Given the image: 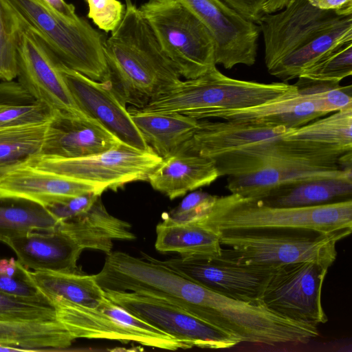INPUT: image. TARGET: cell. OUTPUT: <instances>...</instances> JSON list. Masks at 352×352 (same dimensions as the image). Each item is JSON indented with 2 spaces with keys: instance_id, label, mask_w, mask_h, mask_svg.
Listing matches in <instances>:
<instances>
[{
  "instance_id": "1",
  "label": "cell",
  "mask_w": 352,
  "mask_h": 352,
  "mask_svg": "<svg viewBox=\"0 0 352 352\" xmlns=\"http://www.w3.org/2000/svg\"><path fill=\"white\" fill-rule=\"evenodd\" d=\"M293 129L261 122L201 119L192 137L177 151L209 158L219 177L248 175L270 167L344 168L340 155L286 140L285 135Z\"/></svg>"
},
{
  "instance_id": "2",
  "label": "cell",
  "mask_w": 352,
  "mask_h": 352,
  "mask_svg": "<svg viewBox=\"0 0 352 352\" xmlns=\"http://www.w3.org/2000/svg\"><path fill=\"white\" fill-rule=\"evenodd\" d=\"M125 6L122 21L104 41L105 81L125 104L142 109L181 76L139 8Z\"/></svg>"
},
{
  "instance_id": "3",
  "label": "cell",
  "mask_w": 352,
  "mask_h": 352,
  "mask_svg": "<svg viewBox=\"0 0 352 352\" xmlns=\"http://www.w3.org/2000/svg\"><path fill=\"white\" fill-rule=\"evenodd\" d=\"M218 234L250 230H307L338 237L352 231V199L306 207H276L236 194L217 197L210 212L197 221Z\"/></svg>"
},
{
  "instance_id": "4",
  "label": "cell",
  "mask_w": 352,
  "mask_h": 352,
  "mask_svg": "<svg viewBox=\"0 0 352 352\" xmlns=\"http://www.w3.org/2000/svg\"><path fill=\"white\" fill-rule=\"evenodd\" d=\"M297 91L285 82L261 83L225 76L216 67L192 79L180 80L151 100L142 111L179 113L197 120L217 111L255 107Z\"/></svg>"
},
{
  "instance_id": "5",
  "label": "cell",
  "mask_w": 352,
  "mask_h": 352,
  "mask_svg": "<svg viewBox=\"0 0 352 352\" xmlns=\"http://www.w3.org/2000/svg\"><path fill=\"white\" fill-rule=\"evenodd\" d=\"M6 1L61 63L92 80H107L104 36L86 19L68 20L38 0Z\"/></svg>"
},
{
  "instance_id": "6",
  "label": "cell",
  "mask_w": 352,
  "mask_h": 352,
  "mask_svg": "<svg viewBox=\"0 0 352 352\" xmlns=\"http://www.w3.org/2000/svg\"><path fill=\"white\" fill-rule=\"evenodd\" d=\"M223 259L239 264L280 266L314 262L329 269L337 257L334 236L307 230H250L221 233Z\"/></svg>"
},
{
  "instance_id": "7",
  "label": "cell",
  "mask_w": 352,
  "mask_h": 352,
  "mask_svg": "<svg viewBox=\"0 0 352 352\" xmlns=\"http://www.w3.org/2000/svg\"><path fill=\"white\" fill-rule=\"evenodd\" d=\"M139 10L181 76L197 78L214 67V41L182 0H148Z\"/></svg>"
},
{
  "instance_id": "8",
  "label": "cell",
  "mask_w": 352,
  "mask_h": 352,
  "mask_svg": "<svg viewBox=\"0 0 352 352\" xmlns=\"http://www.w3.org/2000/svg\"><path fill=\"white\" fill-rule=\"evenodd\" d=\"M56 320L75 338L107 339L175 351L188 349L183 342L131 314L106 296L96 307L62 298L50 299Z\"/></svg>"
},
{
  "instance_id": "9",
  "label": "cell",
  "mask_w": 352,
  "mask_h": 352,
  "mask_svg": "<svg viewBox=\"0 0 352 352\" xmlns=\"http://www.w3.org/2000/svg\"><path fill=\"white\" fill-rule=\"evenodd\" d=\"M162 160L152 151L139 149L121 142L111 149L87 157L61 158L37 154L23 164L98 185L106 190H116L129 182L147 181L148 175Z\"/></svg>"
},
{
  "instance_id": "10",
  "label": "cell",
  "mask_w": 352,
  "mask_h": 352,
  "mask_svg": "<svg viewBox=\"0 0 352 352\" xmlns=\"http://www.w3.org/2000/svg\"><path fill=\"white\" fill-rule=\"evenodd\" d=\"M104 295L131 314L188 348L229 349L240 342L185 309L163 299L133 292L104 290Z\"/></svg>"
},
{
  "instance_id": "11",
  "label": "cell",
  "mask_w": 352,
  "mask_h": 352,
  "mask_svg": "<svg viewBox=\"0 0 352 352\" xmlns=\"http://www.w3.org/2000/svg\"><path fill=\"white\" fill-rule=\"evenodd\" d=\"M328 268L314 262L276 267L261 298V303L290 319L318 325L327 316L322 305V285Z\"/></svg>"
},
{
  "instance_id": "12",
  "label": "cell",
  "mask_w": 352,
  "mask_h": 352,
  "mask_svg": "<svg viewBox=\"0 0 352 352\" xmlns=\"http://www.w3.org/2000/svg\"><path fill=\"white\" fill-rule=\"evenodd\" d=\"M19 19L16 40L17 80L36 100L54 112L85 115L70 93L59 70L57 58L44 41Z\"/></svg>"
},
{
  "instance_id": "13",
  "label": "cell",
  "mask_w": 352,
  "mask_h": 352,
  "mask_svg": "<svg viewBox=\"0 0 352 352\" xmlns=\"http://www.w3.org/2000/svg\"><path fill=\"white\" fill-rule=\"evenodd\" d=\"M162 262L188 278L217 292L255 304L276 266L246 265L215 257H177Z\"/></svg>"
},
{
  "instance_id": "14",
  "label": "cell",
  "mask_w": 352,
  "mask_h": 352,
  "mask_svg": "<svg viewBox=\"0 0 352 352\" xmlns=\"http://www.w3.org/2000/svg\"><path fill=\"white\" fill-rule=\"evenodd\" d=\"M350 15L321 10L307 0H294L283 11L265 14L257 24L265 44V63L271 69L283 57Z\"/></svg>"
},
{
  "instance_id": "15",
  "label": "cell",
  "mask_w": 352,
  "mask_h": 352,
  "mask_svg": "<svg viewBox=\"0 0 352 352\" xmlns=\"http://www.w3.org/2000/svg\"><path fill=\"white\" fill-rule=\"evenodd\" d=\"M199 18L215 44V64L230 69L236 65L252 66L256 62L261 33L253 23L221 0H182Z\"/></svg>"
},
{
  "instance_id": "16",
  "label": "cell",
  "mask_w": 352,
  "mask_h": 352,
  "mask_svg": "<svg viewBox=\"0 0 352 352\" xmlns=\"http://www.w3.org/2000/svg\"><path fill=\"white\" fill-rule=\"evenodd\" d=\"M58 65L80 111L96 120L120 141L144 151H152L133 121L126 105L107 81L92 80L58 60Z\"/></svg>"
},
{
  "instance_id": "17",
  "label": "cell",
  "mask_w": 352,
  "mask_h": 352,
  "mask_svg": "<svg viewBox=\"0 0 352 352\" xmlns=\"http://www.w3.org/2000/svg\"><path fill=\"white\" fill-rule=\"evenodd\" d=\"M120 142L87 115L56 112L40 154L61 158L84 157L107 151Z\"/></svg>"
},
{
  "instance_id": "18",
  "label": "cell",
  "mask_w": 352,
  "mask_h": 352,
  "mask_svg": "<svg viewBox=\"0 0 352 352\" xmlns=\"http://www.w3.org/2000/svg\"><path fill=\"white\" fill-rule=\"evenodd\" d=\"M100 186L21 164L0 179V197L26 199L45 208L85 193H102Z\"/></svg>"
},
{
  "instance_id": "19",
  "label": "cell",
  "mask_w": 352,
  "mask_h": 352,
  "mask_svg": "<svg viewBox=\"0 0 352 352\" xmlns=\"http://www.w3.org/2000/svg\"><path fill=\"white\" fill-rule=\"evenodd\" d=\"M25 267L34 271L80 272L77 261L83 249L56 228L33 231L5 243Z\"/></svg>"
},
{
  "instance_id": "20",
  "label": "cell",
  "mask_w": 352,
  "mask_h": 352,
  "mask_svg": "<svg viewBox=\"0 0 352 352\" xmlns=\"http://www.w3.org/2000/svg\"><path fill=\"white\" fill-rule=\"evenodd\" d=\"M324 178H351L352 168L270 167L229 176L227 189L245 198L262 199L295 185Z\"/></svg>"
},
{
  "instance_id": "21",
  "label": "cell",
  "mask_w": 352,
  "mask_h": 352,
  "mask_svg": "<svg viewBox=\"0 0 352 352\" xmlns=\"http://www.w3.org/2000/svg\"><path fill=\"white\" fill-rule=\"evenodd\" d=\"M219 177L211 160L178 151L162 159L147 181L153 189L174 199L188 192L210 185Z\"/></svg>"
},
{
  "instance_id": "22",
  "label": "cell",
  "mask_w": 352,
  "mask_h": 352,
  "mask_svg": "<svg viewBox=\"0 0 352 352\" xmlns=\"http://www.w3.org/2000/svg\"><path fill=\"white\" fill-rule=\"evenodd\" d=\"M324 116L316 110L310 100L296 91L255 107L217 111L210 118L261 122L296 129Z\"/></svg>"
},
{
  "instance_id": "23",
  "label": "cell",
  "mask_w": 352,
  "mask_h": 352,
  "mask_svg": "<svg viewBox=\"0 0 352 352\" xmlns=\"http://www.w3.org/2000/svg\"><path fill=\"white\" fill-rule=\"evenodd\" d=\"M128 110L146 143L162 159L175 153L199 127V120L182 114Z\"/></svg>"
},
{
  "instance_id": "24",
  "label": "cell",
  "mask_w": 352,
  "mask_h": 352,
  "mask_svg": "<svg viewBox=\"0 0 352 352\" xmlns=\"http://www.w3.org/2000/svg\"><path fill=\"white\" fill-rule=\"evenodd\" d=\"M156 250L182 257H215L221 254L220 236L198 222L180 223L163 216L156 226Z\"/></svg>"
},
{
  "instance_id": "25",
  "label": "cell",
  "mask_w": 352,
  "mask_h": 352,
  "mask_svg": "<svg viewBox=\"0 0 352 352\" xmlns=\"http://www.w3.org/2000/svg\"><path fill=\"white\" fill-rule=\"evenodd\" d=\"M25 280L34 285L50 300L62 298L72 302L94 308L102 300L104 290L95 275L80 272L30 271L20 263Z\"/></svg>"
},
{
  "instance_id": "26",
  "label": "cell",
  "mask_w": 352,
  "mask_h": 352,
  "mask_svg": "<svg viewBox=\"0 0 352 352\" xmlns=\"http://www.w3.org/2000/svg\"><path fill=\"white\" fill-rule=\"evenodd\" d=\"M286 140L340 155L352 151V107L294 129Z\"/></svg>"
},
{
  "instance_id": "27",
  "label": "cell",
  "mask_w": 352,
  "mask_h": 352,
  "mask_svg": "<svg viewBox=\"0 0 352 352\" xmlns=\"http://www.w3.org/2000/svg\"><path fill=\"white\" fill-rule=\"evenodd\" d=\"M352 41V16L321 32L280 60L269 73L283 82L297 78L302 72L340 45Z\"/></svg>"
},
{
  "instance_id": "28",
  "label": "cell",
  "mask_w": 352,
  "mask_h": 352,
  "mask_svg": "<svg viewBox=\"0 0 352 352\" xmlns=\"http://www.w3.org/2000/svg\"><path fill=\"white\" fill-rule=\"evenodd\" d=\"M76 339L56 320H0V345L19 348L22 351L60 350L69 347Z\"/></svg>"
},
{
  "instance_id": "29",
  "label": "cell",
  "mask_w": 352,
  "mask_h": 352,
  "mask_svg": "<svg viewBox=\"0 0 352 352\" xmlns=\"http://www.w3.org/2000/svg\"><path fill=\"white\" fill-rule=\"evenodd\" d=\"M352 179L324 178L303 182L260 199L276 207H306L351 199Z\"/></svg>"
},
{
  "instance_id": "30",
  "label": "cell",
  "mask_w": 352,
  "mask_h": 352,
  "mask_svg": "<svg viewBox=\"0 0 352 352\" xmlns=\"http://www.w3.org/2000/svg\"><path fill=\"white\" fill-rule=\"evenodd\" d=\"M52 120L0 128V179L41 153Z\"/></svg>"
},
{
  "instance_id": "31",
  "label": "cell",
  "mask_w": 352,
  "mask_h": 352,
  "mask_svg": "<svg viewBox=\"0 0 352 352\" xmlns=\"http://www.w3.org/2000/svg\"><path fill=\"white\" fill-rule=\"evenodd\" d=\"M60 221L45 207L23 199L0 197V241L33 231L55 229Z\"/></svg>"
},
{
  "instance_id": "32",
  "label": "cell",
  "mask_w": 352,
  "mask_h": 352,
  "mask_svg": "<svg viewBox=\"0 0 352 352\" xmlns=\"http://www.w3.org/2000/svg\"><path fill=\"white\" fill-rule=\"evenodd\" d=\"M54 112L18 81H0V128L51 120Z\"/></svg>"
},
{
  "instance_id": "33",
  "label": "cell",
  "mask_w": 352,
  "mask_h": 352,
  "mask_svg": "<svg viewBox=\"0 0 352 352\" xmlns=\"http://www.w3.org/2000/svg\"><path fill=\"white\" fill-rule=\"evenodd\" d=\"M294 84L298 94L310 100L323 116L352 107L351 85L299 76Z\"/></svg>"
},
{
  "instance_id": "34",
  "label": "cell",
  "mask_w": 352,
  "mask_h": 352,
  "mask_svg": "<svg viewBox=\"0 0 352 352\" xmlns=\"http://www.w3.org/2000/svg\"><path fill=\"white\" fill-rule=\"evenodd\" d=\"M19 17L6 0H0V81L17 76V31Z\"/></svg>"
},
{
  "instance_id": "35",
  "label": "cell",
  "mask_w": 352,
  "mask_h": 352,
  "mask_svg": "<svg viewBox=\"0 0 352 352\" xmlns=\"http://www.w3.org/2000/svg\"><path fill=\"white\" fill-rule=\"evenodd\" d=\"M351 74L352 41H350L329 52L316 63L304 69L299 76L318 80L340 82Z\"/></svg>"
},
{
  "instance_id": "36",
  "label": "cell",
  "mask_w": 352,
  "mask_h": 352,
  "mask_svg": "<svg viewBox=\"0 0 352 352\" xmlns=\"http://www.w3.org/2000/svg\"><path fill=\"white\" fill-rule=\"evenodd\" d=\"M56 320L55 310L52 305L0 292V320L25 322Z\"/></svg>"
},
{
  "instance_id": "37",
  "label": "cell",
  "mask_w": 352,
  "mask_h": 352,
  "mask_svg": "<svg viewBox=\"0 0 352 352\" xmlns=\"http://www.w3.org/2000/svg\"><path fill=\"white\" fill-rule=\"evenodd\" d=\"M217 197L206 192L195 191L186 196L179 206L165 215L176 222L197 221L210 212Z\"/></svg>"
},
{
  "instance_id": "38",
  "label": "cell",
  "mask_w": 352,
  "mask_h": 352,
  "mask_svg": "<svg viewBox=\"0 0 352 352\" xmlns=\"http://www.w3.org/2000/svg\"><path fill=\"white\" fill-rule=\"evenodd\" d=\"M88 4L87 16L106 33L113 31L122 21L126 6L118 0H85Z\"/></svg>"
},
{
  "instance_id": "39",
  "label": "cell",
  "mask_w": 352,
  "mask_h": 352,
  "mask_svg": "<svg viewBox=\"0 0 352 352\" xmlns=\"http://www.w3.org/2000/svg\"><path fill=\"white\" fill-rule=\"evenodd\" d=\"M102 193L92 192L69 197L46 208L59 221H68L87 211Z\"/></svg>"
},
{
  "instance_id": "40",
  "label": "cell",
  "mask_w": 352,
  "mask_h": 352,
  "mask_svg": "<svg viewBox=\"0 0 352 352\" xmlns=\"http://www.w3.org/2000/svg\"><path fill=\"white\" fill-rule=\"evenodd\" d=\"M0 292L51 305L48 298L24 277H10L0 274Z\"/></svg>"
},
{
  "instance_id": "41",
  "label": "cell",
  "mask_w": 352,
  "mask_h": 352,
  "mask_svg": "<svg viewBox=\"0 0 352 352\" xmlns=\"http://www.w3.org/2000/svg\"><path fill=\"white\" fill-rule=\"evenodd\" d=\"M246 19L257 24L265 14L263 7L267 0H221Z\"/></svg>"
},
{
  "instance_id": "42",
  "label": "cell",
  "mask_w": 352,
  "mask_h": 352,
  "mask_svg": "<svg viewBox=\"0 0 352 352\" xmlns=\"http://www.w3.org/2000/svg\"><path fill=\"white\" fill-rule=\"evenodd\" d=\"M321 10H335L344 15L352 14V0H307Z\"/></svg>"
},
{
  "instance_id": "43",
  "label": "cell",
  "mask_w": 352,
  "mask_h": 352,
  "mask_svg": "<svg viewBox=\"0 0 352 352\" xmlns=\"http://www.w3.org/2000/svg\"><path fill=\"white\" fill-rule=\"evenodd\" d=\"M43 5L70 21H77L78 16L75 12V7L65 0H38Z\"/></svg>"
},
{
  "instance_id": "44",
  "label": "cell",
  "mask_w": 352,
  "mask_h": 352,
  "mask_svg": "<svg viewBox=\"0 0 352 352\" xmlns=\"http://www.w3.org/2000/svg\"><path fill=\"white\" fill-rule=\"evenodd\" d=\"M0 274L10 277H23L20 263L14 258H0Z\"/></svg>"
},
{
  "instance_id": "45",
  "label": "cell",
  "mask_w": 352,
  "mask_h": 352,
  "mask_svg": "<svg viewBox=\"0 0 352 352\" xmlns=\"http://www.w3.org/2000/svg\"><path fill=\"white\" fill-rule=\"evenodd\" d=\"M274 1H276L277 3H278L283 6H287L290 3H292L294 0H274Z\"/></svg>"
},
{
  "instance_id": "46",
  "label": "cell",
  "mask_w": 352,
  "mask_h": 352,
  "mask_svg": "<svg viewBox=\"0 0 352 352\" xmlns=\"http://www.w3.org/2000/svg\"><path fill=\"white\" fill-rule=\"evenodd\" d=\"M124 1H125L126 4L132 3L131 0H124Z\"/></svg>"
}]
</instances>
